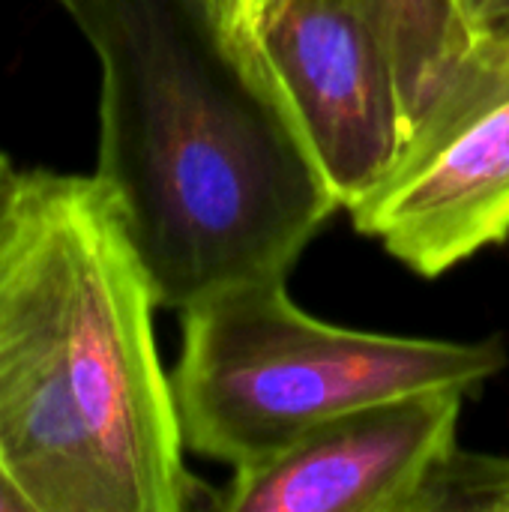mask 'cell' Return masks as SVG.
<instances>
[{
  "label": "cell",
  "mask_w": 509,
  "mask_h": 512,
  "mask_svg": "<svg viewBox=\"0 0 509 512\" xmlns=\"http://www.w3.org/2000/svg\"><path fill=\"white\" fill-rule=\"evenodd\" d=\"M54 3L99 60L93 177L156 306L288 279L339 201L258 39L216 0Z\"/></svg>",
  "instance_id": "cell-1"
},
{
  "label": "cell",
  "mask_w": 509,
  "mask_h": 512,
  "mask_svg": "<svg viewBox=\"0 0 509 512\" xmlns=\"http://www.w3.org/2000/svg\"><path fill=\"white\" fill-rule=\"evenodd\" d=\"M153 291L99 180L18 171L0 207V465L27 512H183Z\"/></svg>",
  "instance_id": "cell-2"
},
{
  "label": "cell",
  "mask_w": 509,
  "mask_h": 512,
  "mask_svg": "<svg viewBox=\"0 0 509 512\" xmlns=\"http://www.w3.org/2000/svg\"><path fill=\"white\" fill-rule=\"evenodd\" d=\"M507 360L501 339L444 342L327 324L288 297L285 279H261L183 309L171 390L186 450L243 468L360 405L441 387L471 393Z\"/></svg>",
  "instance_id": "cell-3"
},
{
  "label": "cell",
  "mask_w": 509,
  "mask_h": 512,
  "mask_svg": "<svg viewBox=\"0 0 509 512\" xmlns=\"http://www.w3.org/2000/svg\"><path fill=\"white\" fill-rule=\"evenodd\" d=\"M360 234L435 279L509 237V36L474 39L351 210Z\"/></svg>",
  "instance_id": "cell-4"
},
{
  "label": "cell",
  "mask_w": 509,
  "mask_h": 512,
  "mask_svg": "<svg viewBox=\"0 0 509 512\" xmlns=\"http://www.w3.org/2000/svg\"><path fill=\"white\" fill-rule=\"evenodd\" d=\"M465 390H420L330 417L279 453L234 468L225 512H420L459 450Z\"/></svg>",
  "instance_id": "cell-5"
},
{
  "label": "cell",
  "mask_w": 509,
  "mask_h": 512,
  "mask_svg": "<svg viewBox=\"0 0 509 512\" xmlns=\"http://www.w3.org/2000/svg\"><path fill=\"white\" fill-rule=\"evenodd\" d=\"M255 39L339 207L351 210L408 135L384 45L348 0H285Z\"/></svg>",
  "instance_id": "cell-6"
},
{
  "label": "cell",
  "mask_w": 509,
  "mask_h": 512,
  "mask_svg": "<svg viewBox=\"0 0 509 512\" xmlns=\"http://www.w3.org/2000/svg\"><path fill=\"white\" fill-rule=\"evenodd\" d=\"M393 66L408 129L474 45L456 0H348Z\"/></svg>",
  "instance_id": "cell-7"
},
{
  "label": "cell",
  "mask_w": 509,
  "mask_h": 512,
  "mask_svg": "<svg viewBox=\"0 0 509 512\" xmlns=\"http://www.w3.org/2000/svg\"><path fill=\"white\" fill-rule=\"evenodd\" d=\"M420 512H509V456L456 450L429 483Z\"/></svg>",
  "instance_id": "cell-8"
},
{
  "label": "cell",
  "mask_w": 509,
  "mask_h": 512,
  "mask_svg": "<svg viewBox=\"0 0 509 512\" xmlns=\"http://www.w3.org/2000/svg\"><path fill=\"white\" fill-rule=\"evenodd\" d=\"M474 39L509 36V0H456Z\"/></svg>",
  "instance_id": "cell-9"
},
{
  "label": "cell",
  "mask_w": 509,
  "mask_h": 512,
  "mask_svg": "<svg viewBox=\"0 0 509 512\" xmlns=\"http://www.w3.org/2000/svg\"><path fill=\"white\" fill-rule=\"evenodd\" d=\"M282 6L285 0H240V27L255 36Z\"/></svg>",
  "instance_id": "cell-10"
},
{
  "label": "cell",
  "mask_w": 509,
  "mask_h": 512,
  "mask_svg": "<svg viewBox=\"0 0 509 512\" xmlns=\"http://www.w3.org/2000/svg\"><path fill=\"white\" fill-rule=\"evenodd\" d=\"M0 512H27V504L21 501V495L3 474V465H0Z\"/></svg>",
  "instance_id": "cell-11"
},
{
  "label": "cell",
  "mask_w": 509,
  "mask_h": 512,
  "mask_svg": "<svg viewBox=\"0 0 509 512\" xmlns=\"http://www.w3.org/2000/svg\"><path fill=\"white\" fill-rule=\"evenodd\" d=\"M15 177H18V171H15V168H12V162L0 153V207H3V204H6V198H9Z\"/></svg>",
  "instance_id": "cell-12"
},
{
  "label": "cell",
  "mask_w": 509,
  "mask_h": 512,
  "mask_svg": "<svg viewBox=\"0 0 509 512\" xmlns=\"http://www.w3.org/2000/svg\"><path fill=\"white\" fill-rule=\"evenodd\" d=\"M216 3H219V6H222V12H225L237 27H240V0H216ZM240 30H243V27H240ZM243 33H246V30H243Z\"/></svg>",
  "instance_id": "cell-13"
}]
</instances>
